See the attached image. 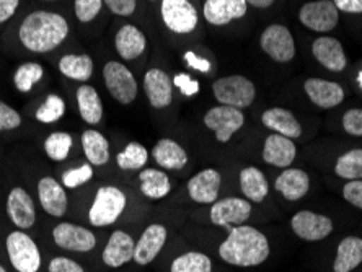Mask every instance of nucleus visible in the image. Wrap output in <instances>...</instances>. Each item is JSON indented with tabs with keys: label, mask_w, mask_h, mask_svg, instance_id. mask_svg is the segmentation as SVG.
<instances>
[{
	"label": "nucleus",
	"mask_w": 362,
	"mask_h": 272,
	"mask_svg": "<svg viewBox=\"0 0 362 272\" xmlns=\"http://www.w3.org/2000/svg\"><path fill=\"white\" fill-rule=\"evenodd\" d=\"M219 256L227 264L237 268H253L268 259L269 242L264 233L255 227H232L226 242L219 247Z\"/></svg>",
	"instance_id": "f257e3e1"
},
{
	"label": "nucleus",
	"mask_w": 362,
	"mask_h": 272,
	"mask_svg": "<svg viewBox=\"0 0 362 272\" xmlns=\"http://www.w3.org/2000/svg\"><path fill=\"white\" fill-rule=\"evenodd\" d=\"M69 35L67 20L54 12L30 13L21 21L18 38L26 49L31 52H49L64 42Z\"/></svg>",
	"instance_id": "f03ea898"
},
{
	"label": "nucleus",
	"mask_w": 362,
	"mask_h": 272,
	"mask_svg": "<svg viewBox=\"0 0 362 272\" xmlns=\"http://www.w3.org/2000/svg\"><path fill=\"white\" fill-rule=\"evenodd\" d=\"M127 197L116 186H101L95 194L88 211V220L93 227H108L118 220L126 209Z\"/></svg>",
	"instance_id": "7ed1b4c3"
},
{
	"label": "nucleus",
	"mask_w": 362,
	"mask_h": 272,
	"mask_svg": "<svg viewBox=\"0 0 362 272\" xmlns=\"http://www.w3.org/2000/svg\"><path fill=\"white\" fill-rule=\"evenodd\" d=\"M8 261L17 272H38L41 268V253L33 238L23 230H15L5 242Z\"/></svg>",
	"instance_id": "20e7f679"
},
{
	"label": "nucleus",
	"mask_w": 362,
	"mask_h": 272,
	"mask_svg": "<svg viewBox=\"0 0 362 272\" xmlns=\"http://www.w3.org/2000/svg\"><path fill=\"white\" fill-rule=\"evenodd\" d=\"M212 92L219 105L232 106V108H248L257 97V88L252 80L242 76H228L216 80L212 83Z\"/></svg>",
	"instance_id": "39448f33"
},
{
	"label": "nucleus",
	"mask_w": 362,
	"mask_h": 272,
	"mask_svg": "<svg viewBox=\"0 0 362 272\" xmlns=\"http://www.w3.org/2000/svg\"><path fill=\"white\" fill-rule=\"evenodd\" d=\"M106 88L121 105H131L137 97V82L124 64L111 61L103 69Z\"/></svg>",
	"instance_id": "423d86ee"
},
{
	"label": "nucleus",
	"mask_w": 362,
	"mask_h": 272,
	"mask_svg": "<svg viewBox=\"0 0 362 272\" xmlns=\"http://www.w3.org/2000/svg\"><path fill=\"white\" fill-rule=\"evenodd\" d=\"M245 124V116L240 110L232 106L219 105L211 108L204 114V126L214 131L216 138L221 143H227L232 136L238 132Z\"/></svg>",
	"instance_id": "0eeeda50"
},
{
	"label": "nucleus",
	"mask_w": 362,
	"mask_h": 272,
	"mask_svg": "<svg viewBox=\"0 0 362 272\" xmlns=\"http://www.w3.org/2000/svg\"><path fill=\"white\" fill-rule=\"evenodd\" d=\"M160 13L165 26L173 33L188 35L198 26V10L189 0H162Z\"/></svg>",
	"instance_id": "6e6552de"
},
{
	"label": "nucleus",
	"mask_w": 362,
	"mask_h": 272,
	"mask_svg": "<svg viewBox=\"0 0 362 272\" xmlns=\"http://www.w3.org/2000/svg\"><path fill=\"white\" fill-rule=\"evenodd\" d=\"M252 214V202L242 197H226L211 207V222L228 232L232 227L245 225Z\"/></svg>",
	"instance_id": "1a4fd4ad"
},
{
	"label": "nucleus",
	"mask_w": 362,
	"mask_h": 272,
	"mask_svg": "<svg viewBox=\"0 0 362 272\" xmlns=\"http://www.w3.org/2000/svg\"><path fill=\"white\" fill-rule=\"evenodd\" d=\"M299 20L308 30L327 33L332 31L339 21V10L333 0H315L302 5L299 12Z\"/></svg>",
	"instance_id": "9d476101"
},
{
	"label": "nucleus",
	"mask_w": 362,
	"mask_h": 272,
	"mask_svg": "<svg viewBox=\"0 0 362 272\" xmlns=\"http://www.w3.org/2000/svg\"><path fill=\"white\" fill-rule=\"evenodd\" d=\"M52 238L57 247L66 252L88 253L97 247V237L92 230L71 222H62L54 227Z\"/></svg>",
	"instance_id": "9b49d317"
},
{
	"label": "nucleus",
	"mask_w": 362,
	"mask_h": 272,
	"mask_svg": "<svg viewBox=\"0 0 362 272\" xmlns=\"http://www.w3.org/2000/svg\"><path fill=\"white\" fill-rule=\"evenodd\" d=\"M263 51L276 62H289L296 56V42L291 31L282 25H269L259 40Z\"/></svg>",
	"instance_id": "f8f14e48"
},
{
	"label": "nucleus",
	"mask_w": 362,
	"mask_h": 272,
	"mask_svg": "<svg viewBox=\"0 0 362 272\" xmlns=\"http://www.w3.org/2000/svg\"><path fill=\"white\" fill-rule=\"evenodd\" d=\"M292 232L305 242H320L333 232L332 218L312 211H300L291 220Z\"/></svg>",
	"instance_id": "ddd939ff"
},
{
	"label": "nucleus",
	"mask_w": 362,
	"mask_h": 272,
	"mask_svg": "<svg viewBox=\"0 0 362 272\" xmlns=\"http://www.w3.org/2000/svg\"><path fill=\"white\" fill-rule=\"evenodd\" d=\"M221 173L214 168H206L188 181V194L198 204H214L221 189Z\"/></svg>",
	"instance_id": "4468645a"
},
{
	"label": "nucleus",
	"mask_w": 362,
	"mask_h": 272,
	"mask_svg": "<svg viewBox=\"0 0 362 272\" xmlns=\"http://www.w3.org/2000/svg\"><path fill=\"white\" fill-rule=\"evenodd\" d=\"M144 90L152 108L162 110L172 105L173 80L160 69H151L144 77Z\"/></svg>",
	"instance_id": "2eb2a0df"
},
{
	"label": "nucleus",
	"mask_w": 362,
	"mask_h": 272,
	"mask_svg": "<svg viewBox=\"0 0 362 272\" xmlns=\"http://www.w3.org/2000/svg\"><path fill=\"white\" fill-rule=\"evenodd\" d=\"M165 242H167V228L160 223H153V225H148L141 238L136 242V249H134V261L139 266H147L151 264L153 259L157 258L158 253L162 252L165 247Z\"/></svg>",
	"instance_id": "dca6fc26"
},
{
	"label": "nucleus",
	"mask_w": 362,
	"mask_h": 272,
	"mask_svg": "<svg viewBox=\"0 0 362 272\" xmlns=\"http://www.w3.org/2000/svg\"><path fill=\"white\" fill-rule=\"evenodd\" d=\"M7 215L18 228H31L36 222L35 202L23 188H13L7 196Z\"/></svg>",
	"instance_id": "f3484780"
},
{
	"label": "nucleus",
	"mask_w": 362,
	"mask_h": 272,
	"mask_svg": "<svg viewBox=\"0 0 362 272\" xmlns=\"http://www.w3.org/2000/svg\"><path fill=\"white\" fill-rule=\"evenodd\" d=\"M303 88H305L307 97L318 108L329 110L344 101V90L337 82H329V80L323 78H308Z\"/></svg>",
	"instance_id": "a211bd4d"
},
{
	"label": "nucleus",
	"mask_w": 362,
	"mask_h": 272,
	"mask_svg": "<svg viewBox=\"0 0 362 272\" xmlns=\"http://www.w3.org/2000/svg\"><path fill=\"white\" fill-rule=\"evenodd\" d=\"M134 249L136 242L129 233L115 230L111 233L108 243H106L101 258H103V263L108 268H121V266L129 263L131 259H134Z\"/></svg>",
	"instance_id": "6ab92c4d"
},
{
	"label": "nucleus",
	"mask_w": 362,
	"mask_h": 272,
	"mask_svg": "<svg viewBox=\"0 0 362 272\" xmlns=\"http://www.w3.org/2000/svg\"><path fill=\"white\" fill-rule=\"evenodd\" d=\"M40 204L51 217H62L67 212V194L64 186L51 176H45L38 183Z\"/></svg>",
	"instance_id": "aec40b11"
},
{
	"label": "nucleus",
	"mask_w": 362,
	"mask_h": 272,
	"mask_svg": "<svg viewBox=\"0 0 362 272\" xmlns=\"http://www.w3.org/2000/svg\"><path fill=\"white\" fill-rule=\"evenodd\" d=\"M312 52L317 61L332 72H341L348 66L341 42L332 36H320L313 41Z\"/></svg>",
	"instance_id": "412c9836"
},
{
	"label": "nucleus",
	"mask_w": 362,
	"mask_h": 272,
	"mask_svg": "<svg viewBox=\"0 0 362 272\" xmlns=\"http://www.w3.org/2000/svg\"><path fill=\"white\" fill-rule=\"evenodd\" d=\"M247 13L245 0H206L202 7V15L207 23L222 26L228 25L232 20L242 18Z\"/></svg>",
	"instance_id": "4be33fe9"
},
{
	"label": "nucleus",
	"mask_w": 362,
	"mask_h": 272,
	"mask_svg": "<svg viewBox=\"0 0 362 272\" xmlns=\"http://www.w3.org/2000/svg\"><path fill=\"white\" fill-rule=\"evenodd\" d=\"M296 158V143L292 138L281 134H271L266 137L263 146V160L268 165L279 168L291 167Z\"/></svg>",
	"instance_id": "5701e85b"
},
{
	"label": "nucleus",
	"mask_w": 362,
	"mask_h": 272,
	"mask_svg": "<svg viewBox=\"0 0 362 272\" xmlns=\"http://www.w3.org/2000/svg\"><path fill=\"white\" fill-rule=\"evenodd\" d=\"M274 188L287 201H299L310 189V179L303 170L286 168L276 179Z\"/></svg>",
	"instance_id": "b1692460"
},
{
	"label": "nucleus",
	"mask_w": 362,
	"mask_h": 272,
	"mask_svg": "<svg viewBox=\"0 0 362 272\" xmlns=\"http://www.w3.org/2000/svg\"><path fill=\"white\" fill-rule=\"evenodd\" d=\"M115 46L118 54L126 61H134L146 51V35L134 25L121 26L115 38Z\"/></svg>",
	"instance_id": "393cba45"
},
{
	"label": "nucleus",
	"mask_w": 362,
	"mask_h": 272,
	"mask_svg": "<svg viewBox=\"0 0 362 272\" xmlns=\"http://www.w3.org/2000/svg\"><path fill=\"white\" fill-rule=\"evenodd\" d=\"M263 124L268 129L274 131L276 134H281L289 138H299L302 134V127L296 116L289 110L284 108H271L266 110L262 116Z\"/></svg>",
	"instance_id": "a878e982"
},
{
	"label": "nucleus",
	"mask_w": 362,
	"mask_h": 272,
	"mask_svg": "<svg viewBox=\"0 0 362 272\" xmlns=\"http://www.w3.org/2000/svg\"><path fill=\"white\" fill-rule=\"evenodd\" d=\"M156 163L165 170H181L188 163V153L172 138H160L152 150Z\"/></svg>",
	"instance_id": "bb28decb"
},
{
	"label": "nucleus",
	"mask_w": 362,
	"mask_h": 272,
	"mask_svg": "<svg viewBox=\"0 0 362 272\" xmlns=\"http://www.w3.org/2000/svg\"><path fill=\"white\" fill-rule=\"evenodd\" d=\"M362 263V238L346 237L338 244L337 258L333 263L334 272H351Z\"/></svg>",
	"instance_id": "cd10ccee"
},
{
	"label": "nucleus",
	"mask_w": 362,
	"mask_h": 272,
	"mask_svg": "<svg viewBox=\"0 0 362 272\" xmlns=\"http://www.w3.org/2000/svg\"><path fill=\"white\" fill-rule=\"evenodd\" d=\"M240 189L250 202H263L269 193V184L262 170L247 167L240 172Z\"/></svg>",
	"instance_id": "c85d7f7f"
},
{
	"label": "nucleus",
	"mask_w": 362,
	"mask_h": 272,
	"mask_svg": "<svg viewBox=\"0 0 362 272\" xmlns=\"http://www.w3.org/2000/svg\"><path fill=\"white\" fill-rule=\"evenodd\" d=\"M82 148L88 163L93 167H103L110 162V142L101 132L87 129L82 134Z\"/></svg>",
	"instance_id": "c756f323"
},
{
	"label": "nucleus",
	"mask_w": 362,
	"mask_h": 272,
	"mask_svg": "<svg viewBox=\"0 0 362 272\" xmlns=\"http://www.w3.org/2000/svg\"><path fill=\"white\" fill-rule=\"evenodd\" d=\"M78 113L87 124H98L103 117V105H101L100 95L97 90L90 85H82L77 90Z\"/></svg>",
	"instance_id": "7c9ffc66"
},
{
	"label": "nucleus",
	"mask_w": 362,
	"mask_h": 272,
	"mask_svg": "<svg viewBox=\"0 0 362 272\" xmlns=\"http://www.w3.org/2000/svg\"><path fill=\"white\" fill-rule=\"evenodd\" d=\"M139 181L142 194L148 197V199H163L165 196H168L170 189H172L167 173L156 168L142 170Z\"/></svg>",
	"instance_id": "2f4dec72"
},
{
	"label": "nucleus",
	"mask_w": 362,
	"mask_h": 272,
	"mask_svg": "<svg viewBox=\"0 0 362 272\" xmlns=\"http://www.w3.org/2000/svg\"><path fill=\"white\" fill-rule=\"evenodd\" d=\"M59 72L71 80L87 82L93 73V61L88 54H66L59 61Z\"/></svg>",
	"instance_id": "473e14b6"
},
{
	"label": "nucleus",
	"mask_w": 362,
	"mask_h": 272,
	"mask_svg": "<svg viewBox=\"0 0 362 272\" xmlns=\"http://www.w3.org/2000/svg\"><path fill=\"white\" fill-rule=\"evenodd\" d=\"M148 160L147 148L139 142H129L124 147V150L116 155V163L124 172H132V170H141Z\"/></svg>",
	"instance_id": "72a5a7b5"
},
{
	"label": "nucleus",
	"mask_w": 362,
	"mask_h": 272,
	"mask_svg": "<svg viewBox=\"0 0 362 272\" xmlns=\"http://www.w3.org/2000/svg\"><path fill=\"white\" fill-rule=\"evenodd\" d=\"M172 272H212V261L207 254L189 252L173 259Z\"/></svg>",
	"instance_id": "f704fd0d"
},
{
	"label": "nucleus",
	"mask_w": 362,
	"mask_h": 272,
	"mask_svg": "<svg viewBox=\"0 0 362 272\" xmlns=\"http://www.w3.org/2000/svg\"><path fill=\"white\" fill-rule=\"evenodd\" d=\"M334 173L344 179H362V148H353L343 153L334 165Z\"/></svg>",
	"instance_id": "c9c22d12"
},
{
	"label": "nucleus",
	"mask_w": 362,
	"mask_h": 272,
	"mask_svg": "<svg viewBox=\"0 0 362 272\" xmlns=\"http://www.w3.org/2000/svg\"><path fill=\"white\" fill-rule=\"evenodd\" d=\"M42 73H45V69L41 67V64H36V62L21 64L13 76L15 87H17V90L21 93H28L42 78Z\"/></svg>",
	"instance_id": "e433bc0d"
},
{
	"label": "nucleus",
	"mask_w": 362,
	"mask_h": 272,
	"mask_svg": "<svg viewBox=\"0 0 362 272\" xmlns=\"http://www.w3.org/2000/svg\"><path fill=\"white\" fill-rule=\"evenodd\" d=\"M72 136L67 132H52L45 141V152L52 162H64L72 148Z\"/></svg>",
	"instance_id": "4c0bfd02"
},
{
	"label": "nucleus",
	"mask_w": 362,
	"mask_h": 272,
	"mask_svg": "<svg viewBox=\"0 0 362 272\" xmlns=\"http://www.w3.org/2000/svg\"><path fill=\"white\" fill-rule=\"evenodd\" d=\"M64 113H66V103H64V100L57 97V95H47L45 103L40 106L35 116L42 124H52V122L59 121Z\"/></svg>",
	"instance_id": "58836bf2"
},
{
	"label": "nucleus",
	"mask_w": 362,
	"mask_h": 272,
	"mask_svg": "<svg viewBox=\"0 0 362 272\" xmlns=\"http://www.w3.org/2000/svg\"><path fill=\"white\" fill-rule=\"evenodd\" d=\"M93 178V165L92 163H83L82 167L67 170L62 175V183L64 188L67 189H76L78 186L88 183Z\"/></svg>",
	"instance_id": "ea45409f"
},
{
	"label": "nucleus",
	"mask_w": 362,
	"mask_h": 272,
	"mask_svg": "<svg viewBox=\"0 0 362 272\" xmlns=\"http://www.w3.org/2000/svg\"><path fill=\"white\" fill-rule=\"evenodd\" d=\"M74 12L76 17L82 23H88L100 13L101 7H103V0H74Z\"/></svg>",
	"instance_id": "a19ab883"
},
{
	"label": "nucleus",
	"mask_w": 362,
	"mask_h": 272,
	"mask_svg": "<svg viewBox=\"0 0 362 272\" xmlns=\"http://www.w3.org/2000/svg\"><path fill=\"white\" fill-rule=\"evenodd\" d=\"M21 124V116L18 111H15L12 106H8L4 101H0V132L17 129Z\"/></svg>",
	"instance_id": "79ce46f5"
},
{
	"label": "nucleus",
	"mask_w": 362,
	"mask_h": 272,
	"mask_svg": "<svg viewBox=\"0 0 362 272\" xmlns=\"http://www.w3.org/2000/svg\"><path fill=\"white\" fill-rule=\"evenodd\" d=\"M343 127L349 136L362 137V110H349L343 116Z\"/></svg>",
	"instance_id": "37998d69"
},
{
	"label": "nucleus",
	"mask_w": 362,
	"mask_h": 272,
	"mask_svg": "<svg viewBox=\"0 0 362 272\" xmlns=\"http://www.w3.org/2000/svg\"><path fill=\"white\" fill-rule=\"evenodd\" d=\"M343 196L351 206L362 211V179H353L346 183L343 188Z\"/></svg>",
	"instance_id": "c03bdc74"
},
{
	"label": "nucleus",
	"mask_w": 362,
	"mask_h": 272,
	"mask_svg": "<svg viewBox=\"0 0 362 272\" xmlns=\"http://www.w3.org/2000/svg\"><path fill=\"white\" fill-rule=\"evenodd\" d=\"M173 85L178 87V90L185 97H194L199 92V82L198 80L191 78L188 73H177L173 77Z\"/></svg>",
	"instance_id": "a18cd8bd"
},
{
	"label": "nucleus",
	"mask_w": 362,
	"mask_h": 272,
	"mask_svg": "<svg viewBox=\"0 0 362 272\" xmlns=\"http://www.w3.org/2000/svg\"><path fill=\"white\" fill-rule=\"evenodd\" d=\"M49 272H85L83 268L76 261L71 258H64V256H57V258L51 259L49 266H47Z\"/></svg>",
	"instance_id": "49530a36"
},
{
	"label": "nucleus",
	"mask_w": 362,
	"mask_h": 272,
	"mask_svg": "<svg viewBox=\"0 0 362 272\" xmlns=\"http://www.w3.org/2000/svg\"><path fill=\"white\" fill-rule=\"evenodd\" d=\"M111 12L119 17H129L134 13L137 0H103Z\"/></svg>",
	"instance_id": "de8ad7c7"
},
{
	"label": "nucleus",
	"mask_w": 362,
	"mask_h": 272,
	"mask_svg": "<svg viewBox=\"0 0 362 272\" xmlns=\"http://www.w3.org/2000/svg\"><path fill=\"white\" fill-rule=\"evenodd\" d=\"M185 61H186V64H188L191 69H196V71H198V72L207 73V72L211 71V62L207 61V59H204V57L194 54L193 51L185 52Z\"/></svg>",
	"instance_id": "09e8293b"
},
{
	"label": "nucleus",
	"mask_w": 362,
	"mask_h": 272,
	"mask_svg": "<svg viewBox=\"0 0 362 272\" xmlns=\"http://www.w3.org/2000/svg\"><path fill=\"white\" fill-rule=\"evenodd\" d=\"M20 0H0V25L8 21L17 12Z\"/></svg>",
	"instance_id": "8fccbe9b"
},
{
	"label": "nucleus",
	"mask_w": 362,
	"mask_h": 272,
	"mask_svg": "<svg viewBox=\"0 0 362 272\" xmlns=\"http://www.w3.org/2000/svg\"><path fill=\"white\" fill-rule=\"evenodd\" d=\"M338 10L346 13H362V0H333Z\"/></svg>",
	"instance_id": "3c124183"
},
{
	"label": "nucleus",
	"mask_w": 362,
	"mask_h": 272,
	"mask_svg": "<svg viewBox=\"0 0 362 272\" xmlns=\"http://www.w3.org/2000/svg\"><path fill=\"white\" fill-rule=\"evenodd\" d=\"M245 2L253 5V7H257V8H268L273 5L274 0H245Z\"/></svg>",
	"instance_id": "603ef678"
},
{
	"label": "nucleus",
	"mask_w": 362,
	"mask_h": 272,
	"mask_svg": "<svg viewBox=\"0 0 362 272\" xmlns=\"http://www.w3.org/2000/svg\"><path fill=\"white\" fill-rule=\"evenodd\" d=\"M358 83H359V87L362 88V71L359 72V76H358Z\"/></svg>",
	"instance_id": "864d4df0"
},
{
	"label": "nucleus",
	"mask_w": 362,
	"mask_h": 272,
	"mask_svg": "<svg viewBox=\"0 0 362 272\" xmlns=\"http://www.w3.org/2000/svg\"><path fill=\"white\" fill-rule=\"evenodd\" d=\"M0 272H7V271H5V268H4L2 264H0Z\"/></svg>",
	"instance_id": "5fc2aeb1"
},
{
	"label": "nucleus",
	"mask_w": 362,
	"mask_h": 272,
	"mask_svg": "<svg viewBox=\"0 0 362 272\" xmlns=\"http://www.w3.org/2000/svg\"><path fill=\"white\" fill-rule=\"evenodd\" d=\"M47 2H51V0H47Z\"/></svg>",
	"instance_id": "6e6d98bb"
}]
</instances>
